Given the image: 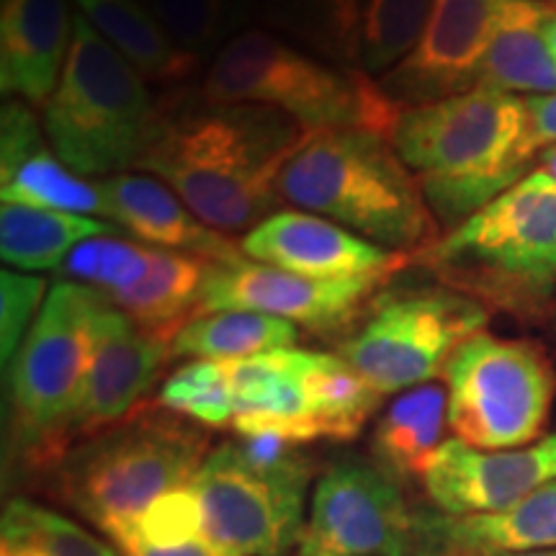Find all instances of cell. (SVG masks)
I'll use <instances>...</instances> for the list:
<instances>
[{
	"label": "cell",
	"mask_w": 556,
	"mask_h": 556,
	"mask_svg": "<svg viewBox=\"0 0 556 556\" xmlns=\"http://www.w3.org/2000/svg\"><path fill=\"white\" fill-rule=\"evenodd\" d=\"M392 144L448 229L523 180L539 155L528 101L490 88L405 109Z\"/></svg>",
	"instance_id": "2"
},
{
	"label": "cell",
	"mask_w": 556,
	"mask_h": 556,
	"mask_svg": "<svg viewBox=\"0 0 556 556\" xmlns=\"http://www.w3.org/2000/svg\"><path fill=\"white\" fill-rule=\"evenodd\" d=\"M116 232L119 227L111 222L83 214L24 204H3L0 208V255L5 266L24 274L62 268L80 242Z\"/></svg>",
	"instance_id": "27"
},
{
	"label": "cell",
	"mask_w": 556,
	"mask_h": 556,
	"mask_svg": "<svg viewBox=\"0 0 556 556\" xmlns=\"http://www.w3.org/2000/svg\"><path fill=\"white\" fill-rule=\"evenodd\" d=\"M204 103H253L302 122L312 131L361 129L394 137L405 109L361 67H338L263 29H248L214 54Z\"/></svg>",
	"instance_id": "7"
},
{
	"label": "cell",
	"mask_w": 556,
	"mask_h": 556,
	"mask_svg": "<svg viewBox=\"0 0 556 556\" xmlns=\"http://www.w3.org/2000/svg\"><path fill=\"white\" fill-rule=\"evenodd\" d=\"M307 353L299 348H281L253 358L229 361L235 433H278L304 446L319 441L304 384Z\"/></svg>",
	"instance_id": "21"
},
{
	"label": "cell",
	"mask_w": 556,
	"mask_h": 556,
	"mask_svg": "<svg viewBox=\"0 0 556 556\" xmlns=\"http://www.w3.org/2000/svg\"><path fill=\"white\" fill-rule=\"evenodd\" d=\"M73 16L65 70L45 103L47 139L62 163L86 178L137 170L168 114L124 54L83 13Z\"/></svg>",
	"instance_id": "6"
},
{
	"label": "cell",
	"mask_w": 556,
	"mask_h": 556,
	"mask_svg": "<svg viewBox=\"0 0 556 556\" xmlns=\"http://www.w3.org/2000/svg\"><path fill=\"white\" fill-rule=\"evenodd\" d=\"M206 266L208 263L193 255L155 248L150 270L142 281L111 291L106 299L135 319L139 328L170 340L173 345L178 330L197 317Z\"/></svg>",
	"instance_id": "26"
},
{
	"label": "cell",
	"mask_w": 556,
	"mask_h": 556,
	"mask_svg": "<svg viewBox=\"0 0 556 556\" xmlns=\"http://www.w3.org/2000/svg\"><path fill=\"white\" fill-rule=\"evenodd\" d=\"M78 13L148 83H178L199 70V58L184 52L139 0H75Z\"/></svg>",
	"instance_id": "25"
},
{
	"label": "cell",
	"mask_w": 556,
	"mask_h": 556,
	"mask_svg": "<svg viewBox=\"0 0 556 556\" xmlns=\"http://www.w3.org/2000/svg\"><path fill=\"white\" fill-rule=\"evenodd\" d=\"M106 539L116 548H119L124 556H238V554L227 552V548L217 546L206 536L191 541V544L176 546V548H155V546L144 544L142 539H137L135 531H131L129 526L111 528V531L106 533Z\"/></svg>",
	"instance_id": "38"
},
{
	"label": "cell",
	"mask_w": 556,
	"mask_h": 556,
	"mask_svg": "<svg viewBox=\"0 0 556 556\" xmlns=\"http://www.w3.org/2000/svg\"><path fill=\"white\" fill-rule=\"evenodd\" d=\"M415 556H448V554L438 552L435 546H430V544H426V541H422V548H420V552H417Z\"/></svg>",
	"instance_id": "42"
},
{
	"label": "cell",
	"mask_w": 556,
	"mask_h": 556,
	"mask_svg": "<svg viewBox=\"0 0 556 556\" xmlns=\"http://www.w3.org/2000/svg\"><path fill=\"white\" fill-rule=\"evenodd\" d=\"M486 319L490 309L456 289L389 287L340 340L338 356L381 394H400L443 377L451 356Z\"/></svg>",
	"instance_id": "10"
},
{
	"label": "cell",
	"mask_w": 556,
	"mask_h": 556,
	"mask_svg": "<svg viewBox=\"0 0 556 556\" xmlns=\"http://www.w3.org/2000/svg\"><path fill=\"white\" fill-rule=\"evenodd\" d=\"M505 0H433L415 50L377 78L402 109L467 93L495 37Z\"/></svg>",
	"instance_id": "15"
},
{
	"label": "cell",
	"mask_w": 556,
	"mask_h": 556,
	"mask_svg": "<svg viewBox=\"0 0 556 556\" xmlns=\"http://www.w3.org/2000/svg\"><path fill=\"white\" fill-rule=\"evenodd\" d=\"M448 392L438 381L400 392L374 428L371 451L381 469L400 482L422 479L446 441Z\"/></svg>",
	"instance_id": "24"
},
{
	"label": "cell",
	"mask_w": 556,
	"mask_h": 556,
	"mask_svg": "<svg viewBox=\"0 0 556 556\" xmlns=\"http://www.w3.org/2000/svg\"><path fill=\"white\" fill-rule=\"evenodd\" d=\"M157 405L199 422L204 428H227L235 420V397L225 361H189L163 381Z\"/></svg>",
	"instance_id": "33"
},
{
	"label": "cell",
	"mask_w": 556,
	"mask_h": 556,
	"mask_svg": "<svg viewBox=\"0 0 556 556\" xmlns=\"http://www.w3.org/2000/svg\"><path fill=\"white\" fill-rule=\"evenodd\" d=\"M152 255H155V248L142 245V242L122 240L116 235H101V238L80 242L60 270L75 283L111 294V291L127 289L131 283L142 281L150 270Z\"/></svg>",
	"instance_id": "34"
},
{
	"label": "cell",
	"mask_w": 556,
	"mask_h": 556,
	"mask_svg": "<svg viewBox=\"0 0 556 556\" xmlns=\"http://www.w3.org/2000/svg\"><path fill=\"white\" fill-rule=\"evenodd\" d=\"M296 325L263 312L227 309L193 317L173 338V358L186 361H242L261 353L294 348Z\"/></svg>",
	"instance_id": "28"
},
{
	"label": "cell",
	"mask_w": 556,
	"mask_h": 556,
	"mask_svg": "<svg viewBox=\"0 0 556 556\" xmlns=\"http://www.w3.org/2000/svg\"><path fill=\"white\" fill-rule=\"evenodd\" d=\"M556 479V433L523 448L482 451L448 438L428 464L426 495L451 518L492 516Z\"/></svg>",
	"instance_id": "16"
},
{
	"label": "cell",
	"mask_w": 556,
	"mask_h": 556,
	"mask_svg": "<svg viewBox=\"0 0 556 556\" xmlns=\"http://www.w3.org/2000/svg\"><path fill=\"white\" fill-rule=\"evenodd\" d=\"M422 541L448 556H513L556 548V479L503 513L420 516Z\"/></svg>",
	"instance_id": "22"
},
{
	"label": "cell",
	"mask_w": 556,
	"mask_h": 556,
	"mask_svg": "<svg viewBox=\"0 0 556 556\" xmlns=\"http://www.w3.org/2000/svg\"><path fill=\"white\" fill-rule=\"evenodd\" d=\"M99 184L106 197L111 225L127 229L142 245L193 255L219 266L248 258L240 245L206 227L168 184L150 173H116Z\"/></svg>",
	"instance_id": "19"
},
{
	"label": "cell",
	"mask_w": 556,
	"mask_h": 556,
	"mask_svg": "<svg viewBox=\"0 0 556 556\" xmlns=\"http://www.w3.org/2000/svg\"><path fill=\"white\" fill-rule=\"evenodd\" d=\"M50 287L41 276L24 270H3L0 274V358L9 366L18 353L21 343L29 336L45 307Z\"/></svg>",
	"instance_id": "37"
},
{
	"label": "cell",
	"mask_w": 556,
	"mask_h": 556,
	"mask_svg": "<svg viewBox=\"0 0 556 556\" xmlns=\"http://www.w3.org/2000/svg\"><path fill=\"white\" fill-rule=\"evenodd\" d=\"M448 428L471 448H523L544 438L556 371L536 343L479 330L451 356Z\"/></svg>",
	"instance_id": "11"
},
{
	"label": "cell",
	"mask_w": 556,
	"mask_h": 556,
	"mask_svg": "<svg viewBox=\"0 0 556 556\" xmlns=\"http://www.w3.org/2000/svg\"><path fill=\"white\" fill-rule=\"evenodd\" d=\"M433 0H364L356 65L371 78L397 67L426 29Z\"/></svg>",
	"instance_id": "31"
},
{
	"label": "cell",
	"mask_w": 556,
	"mask_h": 556,
	"mask_svg": "<svg viewBox=\"0 0 556 556\" xmlns=\"http://www.w3.org/2000/svg\"><path fill=\"white\" fill-rule=\"evenodd\" d=\"M45 124L26 101L11 99L0 119V197L3 204H24L83 214L109 222L99 180H88L62 163L45 142Z\"/></svg>",
	"instance_id": "18"
},
{
	"label": "cell",
	"mask_w": 556,
	"mask_h": 556,
	"mask_svg": "<svg viewBox=\"0 0 556 556\" xmlns=\"http://www.w3.org/2000/svg\"><path fill=\"white\" fill-rule=\"evenodd\" d=\"M21 523L50 548L52 556H124L106 536H99L78 520L62 516V513L31 503L26 497H11L5 503Z\"/></svg>",
	"instance_id": "36"
},
{
	"label": "cell",
	"mask_w": 556,
	"mask_h": 556,
	"mask_svg": "<svg viewBox=\"0 0 556 556\" xmlns=\"http://www.w3.org/2000/svg\"><path fill=\"white\" fill-rule=\"evenodd\" d=\"M394 274L315 278L266 263H208L201 283L199 315L227 309L263 312L302 325L317 336L351 330Z\"/></svg>",
	"instance_id": "13"
},
{
	"label": "cell",
	"mask_w": 556,
	"mask_h": 556,
	"mask_svg": "<svg viewBox=\"0 0 556 556\" xmlns=\"http://www.w3.org/2000/svg\"><path fill=\"white\" fill-rule=\"evenodd\" d=\"M304 384H307L309 415L319 438L330 441L358 438L384 397L338 353L309 351Z\"/></svg>",
	"instance_id": "29"
},
{
	"label": "cell",
	"mask_w": 556,
	"mask_h": 556,
	"mask_svg": "<svg viewBox=\"0 0 556 556\" xmlns=\"http://www.w3.org/2000/svg\"><path fill=\"white\" fill-rule=\"evenodd\" d=\"M361 11L364 0H255L268 26L336 65L358 62Z\"/></svg>",
	"instance_id": "30"
},
{
	"label": "cell",
	"mask_w": 556,
	"mask_h": 556,
	"mask_svg": "<svg viewBox=\"0 0 556 556\" xmlns=\"http://www.w3.org/2000/svg\"><path fill=\"white\" fill-rule=\"evenodd\" d=\"M119 526H129L144 544L155 548H176L204 536V507H201L197 486L184 484L160 495L135 523Z\"/></svg>",
	"instance_id": "35"
},
{
	"label": "cell",
	"mask_w": 556,
	"mask_h": 556,
	"mask_svg": "<svg viewBox=\"0 0 556 556\" xmlns=\"http://www.w3.org/2000/svg\"><path fill=\"white\" fill-rule=\"evenodd\" d=\"M152 16L184 52L217 54L255 11V0H148Z\"/></svg>",
	"instance_id": "32"
},
{
	"label": "cell",
	"mask_w": 556,
	"mask_h": 556,
	"mask_svg": "<svg viewBox=\"0 0 556 556\" xmlns=\"http://www.w3.org/2000/svg\"><path fill=\"white\" fill-rule=\"evenodd\" d=\"M278 193L294 208L338 222L392 253L417 258L443 238L392 139L371 131H309L283 168Z\"/></svg>",
	"instance_id": "3"
},
{
	"label": "cell",
	"mask_w": 556,
	"mask_h": 556,
	"mask_svg": "<svg viewBox=\"0 0 556 556\" xmlns=\"http://www.w3.org/2000/svg\"><path fill=\"white\" fill-rule=\"evenodd\" d=\"M536 168L544 170L548 178L556 180V144H548L536 155Z\"/></svg>",
	"instance_id": "40"
},
{
	"label": "cell",
	"mask_w": 556,
	"mask_h": 556,
	"mask_svg": "<svg viewBox=\"0 0 556 556\" xmlns=\"http://www.w3.org/2000/svg\"><path fill=\"white\" fill-rule=\"evenodd\" d=\"M546 39H548V47H552V54L556 60V11L552 13V18H548V24H546Z\"/></svg>",
	"instance_id": "41"
},
{
	"label": "cell",
	"mask_w": 556,
	"mask_h": 556,
	"mask_svg": "<svg viewBox=\"0 0 556 556\" xmlns=\"http://www.w3.org/2000/svg\"><path fill=\"white\" fill-rule=\"evenodd\" d=\"M67 0H0V90L41 106L50 101L73 45Z\"/></svg>",
	"instance_id": "20"
},
{
	"label": "cell",
	"mask_w": 556,
	"mask_h": 556,
	"mask_svg": "<svg viewBox=\"0 0 556 556\" xmlns=\"http://www.w3.org/2000/svg\"><path fill=\"white\" fill-rule=\"evenodd\" d=\"M420 548V513L407 507L400 479L348 456L312 486L294 556H415Z\"/></svg>",
	"instance_id": "12"
},
{
	"label": "cell",
	"mask_w": 556,
	"mask_h": 556,
	"mask_svg": "<svg viewBox=\"0 0 556 556\" xmlns=\"http://www.w3.org/2000/svg\"><path fill=\"white\" fill-rule=\"evenodd\" d=\"M554 11L552 0H505L475 88L528 99L556 93V60L546 39Z\"/></svg>",
	"instance_id": "23"
},
{
	"label": "cell",
	"mask_w": 556,
	"mask_h": 556,
	"mask_svg": "<svg viewBox=\"0 0 556 556\" xmlns=\"http://www.w3.org/2000/svg\"><path fill=\"white\" fill-rule=\"evenodd\" d=\"M139 3H144V5H148V0H139Z\"/></svg>",
	"instance_id": "44"
},
{
	"label": "cell",
	"mask_w": 556,
	"mask_h": 556,
	"mask_svg": "<svg viewBox=\"0 0 556 556\" xmlns=\"http://www.w3.org/2000/svg\"><path fill=\"white\" fill-rule=\"evenodd\" d=\"M240 248L250 261L315 278L397 274L415 261L302 208H278L250 229Z\"/></svg>",
	"instance_id": "17"
},
{
	"label": "cell",
	"mask_w": 556,
	"mask_h": 556,
	"mask_svg": "<svg viewBox=\"0 0 556 556\" xmlns=\"http://www.w3.org/2000/svg\"><path fill=\"white\" fill-rule=\"evenodd\" d=\"M208 451L204 426L142 402L116 426L70 448L50 471L52 490L103 536L135 523L165 492L191 484Z\"/></svg>",
	"instance_id": "5"
},
{
	"label": "cell",
	"mask_w": 556,
	"mask_h": 556,
	"mask_svg": "<svg viewBox=\"0 0 556 556\" xmlns=\"http://www.w3.org/2000/svg\"><path fill=\"white\" fill-rule=\"evenodd\" d=\"M315 462L278 433H238L208 451L193 486L204 536L238 556H294L307 520Z\"/></svg>",
	"instance_id": "9"
},
{
	"label": "cell",
	"mask_w": 556,
	"mask_h": 556,
	"mask_svg": "<svg viewBox=\"0 0 556 556\" xmlns=\"http://www.w3.org/2000/svg\"><path fill=\"white\" fill-rule=\"evenodd\" d=\"M415 261L486 309L541 319L556 299V180L531 170Z\"/></svg>",
	"instance_id": "4"
},
{
	"label": "cell",
	"mask_w": 556,
	"mask_h": 556,
	"mask_svg": "<svg viewBox=\"0 0 556 556\" xmlns=\"http://www.w3.org/2000/svg\"><path fill=\"white\" fill-rule=\"evenodd\" d=\"M170 358V340L139 328L109 302L96 323L86 379L62 433V456L135 413Z\"/></svg>",
	"instance_id": "14"
},
{
	"label": "cell",
	"mask_w": 556,
	"mask_h": 556,
	"mask_svg": "<svg viewBox=\"0 0 556 556\" xmlns=\"http://www.w3.org/2000/svg\"><path fill=\"white\" fill-rule=\"evenodd\" d=\"M513 556H556V548H544V552H531V554H513Z\"/></svg>",
	"instance_id": "43"
},
{
	"label": "cell",
	"mask_w": 556,
	"mask_h": 556,
	"mask_svg": "<svg viewBox=\"0 0 556 556\" xmlns=\"http://www.w3.org/2000/svg\"><path fill=\"white\" fill-rule=\"evenodd\" d=\"M528 111H531V129L536 139L539 152L556 144V93L536 96V99H526Z\"/></svg>",
	"instance_id": "39"
},
{
	"label": "cell",
	"mask_w": 556,
	"mask_h": 556,
	"mask_svg": "<svg viewBox=\"0 0 556 556\" xmlns=\"http://www.w3.org/2000/svg\"><path fill=\"white\" fill-rule=\"evenodd\" d=\"M312 129L253 103H206L165 116L137 170L168 184L206 227L250 232L281 204L278 180Z\"/></svg>",
	"instance_id": "1"
},
{
	"label": "cell",
	"mask_w": 556,
	"mask_h": 556,
	"mask_svg": "<svg viewBox=\"0 0 556 556\" xmlns=\"http://www.w3.org/2000/svg\"><path fill=\"white\" fill-rule=\"evenodd\" d=\"M109 299L75 281L50 287L45 307L11 361L5 475L58 467L62 433L93 353L96 323Z\"/></svg>",
	"instance_id": "8"
}]
</instances>
